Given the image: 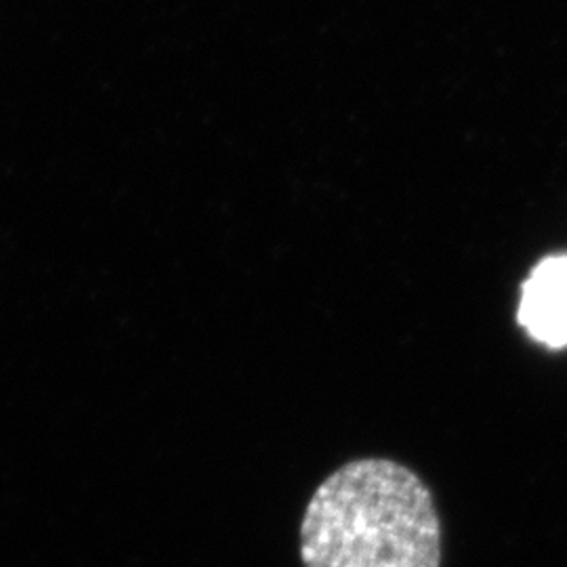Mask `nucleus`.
I'll list each match as a JSON object with an SVG mask.
<instances>
[{"label": "nucleus", "instance_id": "f03ea898", "mask_svg": "<svg viewBox=\"0 0 567 567\" xmlns=\"http://www.w3.org/2000/svg\"><path fill=\"white\" fill-rule=\"evenodd\" d=\"M527 334L547 347L567 344V255L547 257L522 286L517 311Z\"/></svg>", "mask_w": 567, "mask_h": 567}, {"label": "nucleus", "instance_id": "f257e3e1", "mask_svg": "<svg viewBox=\"0 0 567 567\" xmlns=\"http://www.w3.org/2000/svg\"><path fill=\"white\" fill-rule=\"evenodd\" d=\"M305 567H440L442 522L423 480L389 458L339 466L301 522Z\"/></svg>", "mask_w": 567, "mask_h": 567}]
</instances>
